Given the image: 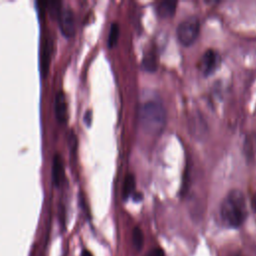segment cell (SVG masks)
Here are the masks:
<instances>
[{"label": "cell", "instance_id": "4fadbf2b", "mask_svg": "<svg viewBox=\"0 0 256 256\" xmlns=\"http://www.w3.org/2000/svg\"><path fill=\"white\" fill-rule=\"evenodd\" d=\"M119 37V26L117 23H112L110 26V30H109V35H108V40H107V44L110 48L114 47L115 44L117 43Z\"/></svg>", "mask_w": 256, "mask_h": 256}, {"label": "cell", "instance_id": "3957f363", "mask_svg": "<svg viewBox=\"0 0 256 256\" xmlns=\"http://www.w3.org/2000/svg\"><path fill=\"white\" fill-rule=\"evenodd\" d=\"M200 31V22L196 16H190L183 20L177 27V38L184 46L192 45Z\"/></svg>", "mask_w": 256, "mask_h": 256}, {"label": "cell", "instance_id": "9c48e42d", "mask_svg": "<svg viewBox=\"0 0 256 256\" xmlns=\"http://www.w3.org/2000/svg\"><path fill=\"white\" fill-rule=\"evenodd\" d=\"M176 1H162L157 6V13L161 18H171L176 12Z\"/></svg>", "mask_w": 256, "mask_h": 256}, {"label": "cell", "instance_id": "5bb4252c", "mask_svg": "<svg viewBox=\"0 0 256 256\" xmlns=\"http://www.w3.org/2000/svg\"><path fill=\"white\" fill-rule=\"evenodd\" d=\"M145 256H166V255L161 248L156 247V248L151 249Z\"/></svg>", "mask_w": 256, "mask_h": 256}, {"label": "cell", "instance_id": "5b68a950", "mask_svg": "<svg viewBox=\"0 0 256 256\" xmlns=\"http://www.w3.org/2000/svg\"><path fill=\"white\" fill-rule=\"evenodd\" d=\"M58 20L62 33L67 37L72 36L75 30V18L73 10L70 7L61 8L58 14Z\"/></svg>", "mask_w": 256, "mask_h": 256}, {"label": "cell", "instance_id": "6da1fadb", "mask_svg": "<svg viewBox=\"0 0 256 256\" xmlns=\"http://www.w3.org/2000/svg\"><path fill=\"white\" fill-rule=\"evenodd\" d=\"M220 216L224 224L230 228H238L244 223L247 208L245 196L240 190L233 189L226 195L220 206Z\"/></svg>", "mask_w": 256, "mask_h": 256}, {"label": "cell", "instance_id": "8fae6325", "mask_svg": "<svg viewBox=\"0 0 256 256\" xmlns=\"http://www.w3.org/2000/svg\"><path fill=\"white\" fill-rule=\"evenodd\" d=\"M142 67L147 72H154L157 69V56L153 51L146 53L142 60Z\"/></svg>", "mask_w": 256, "mask_h": 256}, {"label": "cell", "instance_id": "7c38bea8", "mask_svg": "<svg viewBox=\"0 0 256 256\" xmlns=\"http://www.w3.org/2000/svg\"><path fill=\"white\" fill-rule=\"evenodd\" d=\"M144 244V235L138 226H136L132 231V245L136 251H140Z\"/></svg>", "mask_w": 256, "mask_h": 256}, {"label": "cell", "instance_id": "8992f818", "mask_svg": "<svg viewBox=\"0 0 256 256\" xmlns=\"http://www.w3.org/2000/svg\"><path fill=\"white\" fill-rule=\"evenodd\" d=\"M51 51H52V41L49 37H45L41 44V51H40V73L42 78H45L48 70H49V63L51 58Z\"/></svg>", "mask_w": 256, "mask_h": 256}, {"label": "cell", "instance_id": "2e32d148", "mask_svg": "<svg viewBox=\"0 0 256 256\" xmlns=\"http://www.w3.org/2000/svg\"><path fill=\"white\" fill-rule=\"evenodd\" d=\"M132 197L134 198L135 201H139V200H141V198H142V194L135 192V193L132 195Z\"/></svg>", "mask_w": 256, "mask_h": 256}, {"label": "cell", "instance_id": "d6986e66", "mask_svg": "<svg viewBox=\"0 0 256 256\" xmlns=\"http://www.w3.org/2000/svg\"><path fill=\"white\" fill-rule=\"evenodd\" d=\"M232 256H242L241 254H239V253H236V254H233Z\"/></svg>", "mask_w": 256, "mask_h": 256}, {"label": "cell", "instance_id": "277c9868", "mask_svg": "<svg viewBox=\"0 0 256 256\" xmlns=\"http://www.w3.org/2000/svg\"><path fill=\"white\" fill-rule=\"evenodd\" d=\"M220 63L219 54L212 49H208L199 61V69L205 76H209L218 68Z\"/></svg>", "mask_w": 256, "mask_h": 256}, {"label": "cell", "instance_id": "9a60e30c", "mask_svg": "<svg viewBox=\"0 0 256 256\" xmlns=\"http://www.w3.org/2000/svg\"><path fill=\"white\" fill-rule=\"evenodd\" d=\"M91 121H92V112L90 110H88V111H86V113L84 115V122L86 123L87 126H90Z\"/></svg>", "mask_w": 256, "mask_h": 256}, {"label": "cell", "instance_id": "e0dca14e", "mask_svg": "<svg viewBox=\"0 0 256 256\" xmlns=\"http://www.w3.org/2000/svg\"><path fill=\"white\" fill-rule=\"evenodd\" d=\"M81 256H93V255H92V253L89 250L83 249L82 252H81Z\"/></svg>", "mask_w": 256, "mask_h": 256}, {"label": "cell", "instance_id": "ba28073f", "mask_svg": "<svg viewBox=\"0 0 256 256\" xmlns=\"http://www.w3.org/2000/svg\"><path fill=\"white\" fill-rule=\"evenodd\" d=\"M63 162L60 154L55 153L52 159V181L55 186H59L63 180L64 176V169H63Z\"/></svg>", "mask_w": 256, "mask_h": 256}, {"label": "cell", "instance_id": "30bf717a", "mask_svg": "<svg viewBox=\"0 0 256 256\" xmlns=\"http://www.w3.org/2000/svg\"><path fill=\"white\" fill-rule=\"evenodd\" d=\"M135 187H136V181H135L134 175L128 174L125 177V180L123 183V189H122V196L124 200L128 199L130 196H132L135 193Z\"/></svg>", "mask_w": 256, "mask_h": 256}, {"label": "cell", "instance_id": "52a82bcc", "mask_svg": "<svg viewBox=\"0 0 256 256\" xmlns=\"http://www.w3.org/2000/svg\"><path fill=\"white\" fill-rule=\"evenodd\" d=\"M54 110L55 117L58 122L63 123L67 119V101L65 94L62 90L56 92L54 97Z\"/></svg>", "mask_w": 256, "mask_h": 256}, {"label": "cell", "instance_id": "ac0fdd59", "mask_svg": "<svg viewBox=\"0 0 256 256\" xmlns=\"http://www.w3.org/2000/svg\"><path fill=\"white\" fill-rule=\"evenodd\" d=\"M252 207H253V210L256 212V193L252 199Z\"/></svg>", "mask_w": 256, "mask_h": 256}, {"label": "cell", "instance_id": "7a4b0ae2", "mask_svg": "<svg viewBox=\"0 0 256 256\" xmlns=\"http://www.w3.org/2000/svg\"><path fill=\"white\" fill-rule=\"evenodd\" d=\"M139 119L141 127L149 134H159L166 123V111L164 106L156 101L149 100L140 107Z\"/></svg>", "mask_w": 256, "mask_h": 256}]
</instances>
